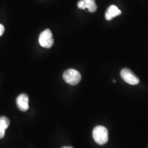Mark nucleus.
<instances>
[{"mask_svg": "<svg viewBox=\"0 0 148 148\" xmlns=\"http://www.w3.org/2000/svg\"><path fill=\"white\" fill-rule=\"evenodd\" d=\"M92 137L99 145H104L108 140V132L106 127L98 125L92 130Z\"/></svg>", "mask_w": 148, "mask_h": 148, "instance_id": "1", "label": "nucleus"}, {"mask_svg": "<svg viewBox=\"0 0 148 148\" xmlns=\"http://www.w3.org/2000/svg\"><path fill=\"white\" fill-rule=\"evenodd\" d=\"M81 75L77 70L69 69L63 73V79L65 82L70 85H76L81 80Z\"/></svg>", "mask_w": 148, "mask_h": 148, "instance_id": "2", "label": "nucleus"}, {"mask_svg": "<svg viewBox=\"0 0 148 148\" xmlns=\"http://www.w3.org/2000/svg\"><path fill=\"white\" fill-rule=\"evenodd\" d=\"M38 41L40 45L45 48H50L52 47L53 38L50 29H47L40 33Z\"/></svg>", "mask_w": 148, "mask_h": 148, "instance_id": "3", "label": "nucleus"}, {"mask_svg": "<svg viewBox=\"0 0 148 148\" xmlns=\"http://www.w3.org/2000/svg\"><path fill=\"white\" fill-rule=\"evenodd\" d=\"M120 75H121L122 79L129 84L136 85L139 82V79L138 78V77H136L132 73V71H130L128 69H126V68L121 70Z\"/></svg>", "mask_w": 148, "mask_h": 148, "instance_id": "4", "label": "nucleus"}, {"mask_svg": "<svg viewBox=\"0 0 148 148\" xmlns=\"http://www.w3.org/2000/svg\"><path fill=\"white\" fill-rule=\"evenodd\" d=\"M77 7L83 10L87 9L90 12H95L97 8L95 0H80L77 3Z\"/></svg>", "mask_w": 148, "mask_h": 148, "instance_id": "5", "label": "nucleus"}, {"mask_svg": "<svg viewBox=\"0 0 148 148\" xmlns=\"http://www.w3.org/2000/svg\"><path fill=\"white\" fill-rule=\"evenodd\" d=\"M29 98L25 94H21L16 98V105L21 111H26L29 108Z\"/></svg>", "mask_w": 148, "mask_h": 148, "instance_id": "6", "label": "nucleus"}, {"mask_svg": "<svg viewBox=\"0 0 148 148\" xmlns=\"http://www.w3.org/2000/svg\"><path fill=\"white\" fill-rule=\"evenodd\" d=\"M121 14V11L119 10L116 5H112L108 7V8L107 9V11L105 14V17L106 19L108 21H110L112 20L114 17H115L116 16H119Z\"/></svg>", "mask_w": 148, "mask_h": 148, "instance_id": "7", "label": "nucleus"}, {"mask_svg": "<svg viewBox=\"0 0 148 148\" xmlns=\"http://www.w3.org/2000/svg\"><path fill=\"white\" fill-rule=\"evenodd\" d=\"M10 125V121L5 116L0 117V130L2 131H5Z\"/></svg>", "mask_w": 148, "mask_h": 148, "instance_id": "8", "label": "nucleus"}, {"mask_svg": "<svg viewBox=\"0 0 148 148\" xmlns=\"http://www.w3.org/2000/svg\"><path fill=\"white\" fill-rule=\"evenodd\" d=\"M4 30H5V28L4 27H3V25H1V24H0V36L3 34Z\"/></svg>", "mask_w": 148, "mask_h": 148, "instance_id": "9", "label": "nucleus"}, {"mask_svg": "<svg viewBox=\"0 0 148 148\" xmlns=\"http://www.w3.org/2000/svg\"><path fill=\"white\" fill-rule=\"evenodd\" d=\"M5 135V131H2L0 130V138H2Z\"/></svg>", "mask_w": 148, "mask_h": 148, "instance_id": "10", "label": "nucleus"}, {"mask_svg": "<svg viewBox=\"0 0 148 148\" xmlns=\"http://www.w3.org/2000/svg\"><path fill=\"white\" fill-rule=\"evenodd\" d=\"M62 148H73V147H63Z\"/></svg>", "mask_w": 148, "mask_h": 148, "instance_id": "11", "label": "nucleus"}]
</instances>
